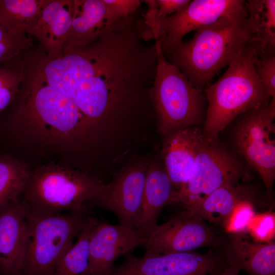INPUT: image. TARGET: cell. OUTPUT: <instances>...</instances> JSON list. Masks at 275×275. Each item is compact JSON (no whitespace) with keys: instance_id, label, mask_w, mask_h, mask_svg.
Listing matches in <instances>:
<instances>
[{"instance_id":"6da1fadb","label":"cell","mask_w":275,"mask_h":275,"mask_svg":"<svg viewBox=\"0 0 275 275\" xmlns=\"http://www.w3.org/2000/svg\"><path fill=\"white\" fill-rule=\"evenodd\" d=\"M248 15L246 8L224 16L197 30L188 41L162 52L195 87L202 89L224 67L255 46L247 31Z\"/></svg>"},{"instance_id":"7a4b0ae2","label":"cell","mask_w":275,"mask_h":275,"mask_svg":"<svg viewBox=\"0 0 275 275\" xmlns=\"http://www.w3.org/2000/svg\"><path fill=\"white\" fill-rule=\"evenodd\" d=\"M106 185L79 170L49 162L31 170L21 199L31 215L78 212L87 209L86 203L102 194Z\"/></svg>"},{"instance_id":"3957f363","label":"cell","mask_w":275,"mask_h":275,"mask_svg":"<svg viewBox=\"0 0 275 275\" xmlns=\"http://www.w3.org/2000/svg\"><path fill=\"white\" fill-rule=\"evenodd\" d=\"M257 50L253 46L228 66L215 84L205 90L208 105L203 132L206 139H216L236 117L271 99L255 72Z\"/></svg>"},{"instance_id":"277c9868","label":"cell","mask_w":275,"mask_h":275,"mask_svg":"<svg viewBox=\"0 0 275 275\" xmlns=\"http://www.w3.org/2000/svg\"><path fill=\"white\" fill-rule=\"evenodd\" d=\"M155 40L157 67L150 93L156 115L157 132L165 137L199 123L203 116L205 98L203 90L195 87L166 59L159 39Z\"/></svg>"},{"instance_id":"5b68a950","label":"cell","mask_w":275,"mask_h":275,"mask_svg":"<svg viewBox=\"0 0 275 275\" xmlns=\"http://www.w3.org/2000/svg\"><path fill=\"white\" fill-rule=\"evenodd\" d=\"M78 212L49 215L28 213L27 238L21 275H53L59 261L73 245L91 215Z\"/></svg>"},{"instance_id":"8992f818","label":"cell","mask_w":275,"mask_h":275,"mask_svg":"<svg viewBox=\"0 0 275 275\" xmlns=\"http://www.w3.org/2000/svg\"><path fill=\"white\" fill-rule=\"evenodd\" d=\"M240 115L234 131L235 146L258 171L269 196L275 179V99Z\"/></svg>"},{"instance_id":"52a82bcc","label":"cell","mask_w":275,"mask_h":275,"mask_svg":"<svg viewBox=\"0 0 275 275\" xmlns=\"http://www.w3.org/2000/svg\"><path fill=\"white\" fill-rule=\"evenodd\" d=\"M242 172L240 162L219 145L216 139L204 137L192 175L187 182L175 191L174 202L181 203L186 211H190L215 190L233 185Z\"/></svg>"},{"instance_id":"ba28073f","label":"cell","mask_w":275,"mask_h":275,"mask_svg":"<svg viewBox=\"0 0 275 275\" xmlns=\"http://www.w3.org/2000/svg\"><path fill=\"white\" fill-rule=\"evenodd\" d=\"M131 160L119 168L106 183L104 191L87 202L86 207L90 211L94 208L109 211L116 216L120 225L138 230L150 160L142 156Z\"/></svg>"},{"instance_id":"9c48e42d","label":"cell","mask_w":275,"mask_h":275,"mask_svg":"<svg viewBox=\"0 0 275 275\" xmlns=\"http://www.w3.org/2000/svg\"><path fill=\"white\" fill-rule=\"evenodd\" d=\"M225 268L213 256L191 252L145 254L142 257L128 254L107 275L219 274Z\"/></svg>"},{"instance_id":"30bf717a","label":"cell","mask_w":275,"mask_h":275,"mask_svg":"<svg viewBox=\"0 0 275 275\" xmlns=\"http://www.w3.org/2000/svg\"><path fill=\"white\" fill-rule=\"evenodd\" d=\"M246 8L242 0H194L168 16L160 30L162 51L182 42L190 32L211 24L220 18Z\"/></svg>"},{"instance_id":"8fae6325","label":"cell","mask_w":275,"mask_h":275,"mask_svg":"<svg viewBox=\"0 0 275 275\" xmlns=\"http://www.w3.org/2000/svg\"><path fill=\"white\" fill-rule=\"evenodd\" d=\"M216 242L210 229L203 219L183 212L157 225L142 247L145 254L157 255L190 252Z\"/></svg>"},{"instance_id":"7c38bea8","label":"cell","mask_w":275,"mask_h":275,"mask_svg":"<svg viewBox=\"0 0 275 275\" xmlns=\"http://www.w3.org/2000/svg\"><path fill=\"white\" fill-rule=\"evenodd\" d=\"M145 240L136 229L99 220L90 239L89 275H107L117 258L142 246Z\"/></svg>"},{"instance_id":"4fadbf2b","label":"cell","mask_w":275,"mask_h":275,"mask_svg":"<svg viewBox=\"0 0 275 275\" xmlns=\"http://www.w3.org/2000/svg\"><path fill=\"white\" fill-rule=\"evenodd\" d=\"M27 222L28 210L21 198L0 209L1 275H21Z\"/></svg>"},{"instance_id":"5bb4252c","label":"cell","mask_w":275,"mask_h":275,"mask_svg":"<svg viewBox=\"0 0 275 275\" xmlns=\"http://www.w3.org/2000/svg\"><path fill=\"white\" fill-rule=\"evenodd\" d=\"M203 139L202 133L193 127L178 130L164 137L161 151L164 168L177 190L190 178Z\"/></svg>"},{"instance_id":"9a60e30c","label":"cell","mask_w":275,"mask_h":275,"mask_svg":"<svg viewBox=\"0 0 275 275\" xmlns=\"http://www.w3.org/2000/svg\"><path fill=\"white\" fill-rule=\"evenodd\" d=\"M73 14V0H48L35 24L26 32L39 41L48 59L63 53Z\"/></svg>"},{"instance_id":"2e32d148","label":"cell","mask_w":275,"mask_h":275,"mask_svg":"<svg viewBox=\"0 0 275 275\" xmlns=\"http://www.w3.org/2000/svg\"><path fill=\"white\" fill-rule=\"evenodd\" d=\"M119 20L112 17L103 0H73V17L64 48L92 43Z\"/></svg>"},{"instance_id":"e0dca14e","label":"cell","mask_w":275,"mask_h":275,"mask_svg":"<svg viewBox=\"0 0 275 275\" xmlns=\"http://www.w3.org/2000/svg\"><path fill=\"white\" fill-rule=\"evenodd\" d=\"M164 167L150 161L144 184L142 214L138 230L146 239L154 230L163 208L174 202L175 190Z\"/></svg>"},{"instance_id":"ac0fdd59","label":"cell","mask_w":275,"mask_h":275,"mask_svg":"<svg viewBox=\"0 0 275 275\" xmlns=\"http://www.w3.org/2000/svg\"><path fill=\"white\" fill-rule=\"evenodd\" d=\"M246 25L257 57L275 55V1L249 0Z\"/></svg>"},{"instance_id":"d6986e66","label":"cell","mask_w":275,"mask_h":275,"mask_svg":"<svg viewBox=\"0 0 275 275\" xmlns=\"http://www.w3.org/2000/svg\"><path fill=\"white\" fill-rule=\"evenodd\" d=\"M236 261L232 262L250 275H275V244L258 242L242 235L233 241Z\"/></svg>"},{"instance_id":"ffe728a7","label":"cell","mask_w":275,"mask_h":275,"mask_svg":"<svg viewBox=\"0 0 275 275\" xmlns=\"http://www.w3.org/2000/svg\"><path fill=\"white\" fill-rule=\"evenodd\" d=\"M31 170L16 156L0 155V209L21 198Z\"/></svg>"},{"instance_id":"44dd1931","label":"cell","mask_w":275,"mask_h":275,"mask_svg":"<svg viewBox=\"0 0 275 275\" xmlns=\"http://www.w3.org/2000/svg\"><path fill=\"white\" fill-rule=\"evenodd\" d=\"M48 0H0V22L16 34H26Z\"/></svg>"},{"instance_id":"7402d4cb","label":"cell","mask_w":275,"mask_h":275,"mask_svg":"<svg viewBox=\"0 0 275 275\" xmlns=\"http://www.w3.org/2000/svg\"><path fill=\"white\" fill-rule=\"evenodd\" d=\"M99 221L96 217L90 215L76 242L63 255L53 275H89L90 239Z\"/></svg>"},{"instance_id":"603a6c76","label":"cell","mask_w":275,"mask_h":275,"mask_svg":"<svg viewBox=\"0 0 275 275\" xmlns=\"http://www.w3.org/2000/svg\"><path fill=\"white\" fill-rule=\"evenodd\" d=\"M241 201L237 188L233 185H225L206 197L193 209L184 212L203 220L224 221Z\"/></svg>"},{"instance_id":"cb8c5ba5","label":"cell","mask_w":275,"mask_h":275,"mask_svg":"<svg viewBox=\"0 0 275 275\" xmlns=\"http://www.w3.org/2000/svg\"><path fill=\"white\" fill-rule=\"evenodd\" d=\"M24 69L22 64L0 68V112L11 104L18 94Z\"/></svg>"},{"instance_id":"d4e9b609","label":"cell","mask_w":275,"mask_h":275,"mask_svg":"<svg viewBox=\"0 0 275 275\" xmlns=\"http://www.w3.org/2000/svg\"><path fill=\"white\" fill-rule=\"evenodd\" d=\"M32 44L25 33H13L0 22V63L15 57Z\"/></svg>"},{"instance_id":"484cf974","label":"cell","mask_w":275,"mask_h":275,"mask_svg":"<svg viewBox=\"0 0 275 275\" xmlns=\"http://www.w3.org/2000/svg\"><path fill=\"white\" fill-rule=\"evenodd\" d=\"M253 205L248 201H240L234 208L231 214L224 221L227 231L240 233L248 230L249 227L255 217Z\"/></svg>"},{"instance_id":"4316f807","label":"cell","mask_w":275,"mask_h":275,"mask_svg":"<svg viewBox=\"0 0 275 275\" xmlns=\"http://www.w3.org/2000/svg\"><path fill=\"white\" fill-rule=\"evenodd\" d=\"M254 66L259 80L271 98L275 99V55L256 56Z\"/></svg>"},{"instance_id":"83f0119b","label":"cell","mask_w":275,"mask_h":275,"mask_svg":"<svg viewBox=\"0 0 275 275\" xmlns=\"http://www.w3.org/2000/svg\"><path fill=\"white\" fill-rule=\"evenodd\" d=\"M274 229V216L270 213L255 215L248 229L254 238L263 241H268L273 238Z\"/></svg>"},{"instance_id":"f1b7e54d","label":"cell","mask_w":275,"mask_h":275,"mask_svg":"<svg viewBox=\"0 0 275 275\" xmlns=\"http://www.w3.org/2000/svg\"><path fill=\"white\" fill-rule=\"evenodd\" d=\"M112 17L115 20L126 18L134 14L141 4L139 0H103Z\"/></svg>"},{"instance_id":"f546056e","label":"cell","mask_w":275,"mask_h":275,"mask_svg":"<svg viewBox=\"0 0 275 275\" xmlns=\"http://www.w3.org/2000/svg\"><path fill=\"white\" fill-rule=\"evenodd\" d=\"M239 267L234 263H231L225 267L220 275H238Z\"/></svg>"},{"instance_id":"4dcf8cb0","label":"cell","mask_w":275,"mask_h":275,"mask_svg":"<svg viewBox=\"0 0 275 275\" xmlns=\"http://www.w3.org/2000/svg\"><path fill=\"white\" fill-rule=\"evenodd\" d=\"M201 275H209V274H201ZM220 275V274H219Z\"/></svg>"},{"instance_id":"1f68e13d","label":"cell","mask_w":275,"mask_h":275,"mask_svg":"<svg viewBox=\"0 0 275 275\" xmlns=\"http://www.w3.org/2000/svg\"><path fill=\"white\" fill-rule=\"evenodd\" d=\"M0 275H1V274H0Z\"/></svg>"}]
</instances>
